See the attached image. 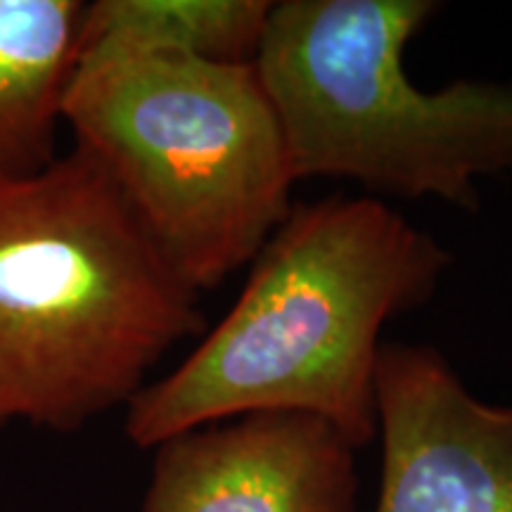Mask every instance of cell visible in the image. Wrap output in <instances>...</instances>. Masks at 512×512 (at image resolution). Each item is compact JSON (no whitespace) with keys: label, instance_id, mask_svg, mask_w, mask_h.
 Listing matches in <instances>:
<instances>
[{"label":"cell","instance_id":"cell-1","mask_svg":"<svg viewBox=\"0 0 512 512\" xmlns=\"http://www.w3.org/2000/svg\"><path fill=\"white\" fill-rule=\"evenodd\" d=\"M451 254L380 200L292 204L228 316L174 373L145 384L126 434L155 448L252 413L325 420L351 446L377 434L380 332L437 292Z\"/></svg>","mask_w":512,"mask_h":512},{"label":"cell","instance_id":"cell-2","mask_svg":"<svg viewBox=\"0 0 512 512\" xmlns=\"http://www.w3.org/2000/svg\"><path fill=\"white\" fill-rule=\"evenodd\" d=\"M202 328L200 292L81 147L0 183V427L81 430Z\"/></svg>","mask_w":512,"mask_h":512},{"label":"cell","instance_id":"cell-3","mask_svg":"<svg viewBox=\"0 0 512 512\" xmlns=\"http://www.w3.org/2000/svg\"><path fill=\"white\" fill-rule=\"evenodd\" d=\"M62 124L197 292L256 259L292 209L297 178L254 64L86 50Z\"/></svg>","mask_w":512,"mask_h":512},{"label":"cell","instance_id":"cell-4","mask_svg":"<svg viewBox=\"0 0 512 512\" xmlns=\"http://www.w3.org/2000/svg\"><path fill=\"white\" fill-rule=\"evenodd\" d=\"M430 0L273 3L254 67L283 128L294 178L477 207V181L512 174V83L427 93L403 50Z\"/></svg>","mask_w":512,"mask_h":512},{"label":"cell","instance_id":"cell-5","mask_svg":"<svg viewBox=\"0 0 512 512\" xmlns=\"http://www.w3.org/2000/svg\"><path fill=\"white\" fill-rule=\"evenodd\" d=\"M375 512H512V406L477 399L439 351L382 344Z\"/></svg>","mask_w":512,"mask_h":512},{"label":"cell","instance_id":"cell-6","mask_svg":"<svg viewBox=\"0 0 512 512\" xmlns=\"http://www.w3.org/2000/svg\"><path fill=\"white\" fill-rule=\"evenodd\" d=\"M155 451L143 512H356V448L313 415H242Z\"/></svg>","mask_w":512,"mask_h":512},{"label":"cell","instance_id":"cell-7","mask_svg":"<svg viewBox=\"0 0 512 512\" xmlns=\"http://www.w3.org/2000/svg\"><path fill=\"white\" fill-rule=\"evenodd\" d=\"M81 0H0V183L55 162L79 62Z\"/></svg>","mask_w":512,"mask_h":512},{"label":"cell","instance_id":"cell-8","mask_svg":"<svg viewBox=\"0 0 512 512\" xmlns=\"http://www.w3.org/2000/svg\"><path fill=\"white\" fill-rule=\"evenodd\" d=\"M271 8L266 0H98L83 5L79 55L150 48L254 64Z\"/></svg>","mask_w":512,"mask_h":512}]
</instances>
